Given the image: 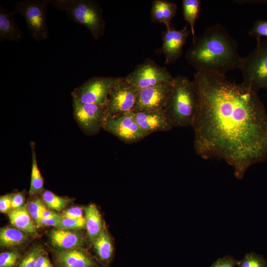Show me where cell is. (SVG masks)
I'll return each mask as SVG.
<instances>
[{
	"label": "cell",
	"instance_id": "4",
	"mask_svg": "<svg viewBox=\"0 0 267 267\" xmlns=\"http://www.w3.org/2000/svg\"><path fill=\"white\" fill-rule=\"evenodd\" d=\"M57 10L65 11L68 18L79 23L98 40L104 34L105 22L98 3L93 0H49Z\"/></svg>",
	"mask_w": 267,
	"mask_h": 267
},
{
	"label": "cell",
	"instance_id": "5",
	"mask_svg": "<svg viewBox=\"0 0 267 267\" xmlns=\"http://www.w3.org/2000/svg\"><path fill=\"white\" fill-rule=\"evenodd\" d=\"M239 69L245 87L257 93L260 90H267V38L257 42L254 50L242 57Z\"/></svg>",
	"mask_w": 267,
	"mask_h": 267
},
{
	"label": "cell",
	"instance_id": "26",
	"mask_svg": "<svg viewBox=\"0 0 267 267\" xmlns=\"http://www.w3.org/2000/svg\"><path fill=\"white\" fill-rule=\"evenodd\" d=\"M28 210L33 220L37 225L42 218V215L45 207L40 198L32 200L28 204Z\"/></svg>",
	"mask_w": 267,
	"mask_h": 267
},
{
	"label": "cell",
	"instance_id": "22",
	"mask_svg": "<svg viewBox=\"0 0 267 267\" xmlns=\"http://www.w3.org/2000/svg\"><path fill=\"white\" fill-rule=\"evenodd\" d=\"M26 234L21 230L10 227L1 228L0 230V243L3 247H13L23 242Z\"/></svg>",
	"mask_w": 267,
	"mask_h": 267
},
{
	"label": "cell",
	"instance_id": "37",
	"mask_svg": "<svg viewBox=\"0 0 267 267\" xmlns=\"http://www.w3.org/2000/svg\"><path fill=\"white\" fill-rule=\"evenodd\" d=\"M24 203V196L22 192H18L12 195L11 209H15L21 207Z\"/></svg>",
	"mask_w": 267,
	"mask_h": 267
},
{
	"label": "cell",
	"instance_id": "31",
	"mask_svg": "<svg viewBox=\"0 0 267 267\" xmlns=\"http://www.w3.org/2000/svg\"><path fill=\"white\" fill-rule=\"evenodd\" d=\"M42 251V249L39 247L32 249L23 258L17 267H35L37 259Z\"/></svg>",
	"mask_w": 267,
	"mask_h": 267
},
{
	"label": "cell",
	"instance_id": "34",
	"mask_svg": "<svg viewBox=\"0 0 267 267\" xmlns=\"http://www.w3.org/2000/svg\"><path fill=\"white\" fill-rule=\"evenodd\" d=\"M61 217L69 219H80L83 218V210L79 207L70 208L64 211Z\"/></svg>",
	"mask_w": 267,
	"mask_h": 267
},
{
	"label": "cell",
	"instance_id": "1",
	"mask_svg": "<svg viewBox=\"0 0 267 267\" xmlns=\"http://www.w3.org/2000/svg\"><path fill=\"white\" fill-rule=\"evenodd\" d=\"M198 106L192 125L196 153L223 160L242 179L267 160V112L258 93L224 75L196 72Z\"/></svg>",
	"mask_w": 267,
	"mask_h": 267
},
{
	"label": "cell",
	"instance_id": "30",
	"mask_svg": "<svg viewBox=\"0 0 267 267\" xmlns=\"http://www.w3.org/2000/svg\"><path fill=\"white\" fill-rule=\"evenodd\" d=\"M85 226L86 220L84 217L80 219L61 218V222L58 228L67 230L82 228Z\"/></svg>",
	"mask_w": 267,
	"mask_h": 267
},
{
	"label": "cell",
	"instance_id": "29",
	"mask_svg": "<svg viewBox=\"0 0 267 267\" xmlns=\"http://www.w3.org/2000/svg\"><path fill=\"white\" fill-rule=\"evenodd\" d=\"M163 1L164 0H154L152 2L150 16L153 22L164 23Z\"/></svg>",
	"mask_w": 267,
	"mask_h": 267
},
{
	"label": "cell",
	"instance_id": "15",
	"mask_svg": "<svg viewBox=\"0 0 267 267\" xmlns=\"http://www.w3.org/2000/svg\"><path fill=\"white\" fill-rule=\"evenodd\" d=\"M13 11H9L0 6V41L19 42L24 38L23 32L19 29L14 17Z\"/></svg>",
	"mask_w": 267,
	"mask_h": 267
},
{
	"label": "cell",
	"instance_id": "33",
	"mask_svg": "<svg viewBox=\"0 0 267 267\" xmlns=\"http://www.w3.org/2000/svg\"><path fill=\"white\" fill-rule=\"evenodd\" d=\"M238 261L231 256H225L217 259L211 267H237Z\"/></svg>",
	"mask_w": 267,
	"mask_h": 267
},
{
	"label": "cell",
	"instance_id": "2",
	"mask_svg": "<svg viewBox=\"0 0 267 267\" xmlns=\"http://www.w3.org/2000/svg\"><path fill=\"white\" fill-rule=\"evenodd\" d=\"M185 57L196 72L224 76L239 69L242 59L237 42L220 23L208 27L196 37Z\"/></svg>",
	"mask_w": 267,
	"mask_h": 267
},
{
	"label": "cell",
	"instance_id": "3",
	"mask_svg": "<svg viewBox=\"0 0 267 267\" xmlns=\"http://www.w3.org/2000/svg\"><path fill=\"white\" fill-rule=\"evenodd\" d=\"M198 106V94L193 81L182 76L174 77L164 108L173 128L192 126Z\"/></svg>",
	"mask_w": 267,
	"mask_h": 267
},
{
	"label": "cell",
	"instance_id": "27",
	"mask_svg": "<svg viewBox=\"0 0 267 267\" xmlns=\"http://www.w3.org/2000/svg\"><path fill=\"white\" fill-rule=\"evenodd\" d=\"M249 34L255 38L257 42L260 41L264 37L267 39V19L256 20L249 31Z\"/></svg>",
	"mask_w": 267,
	"mask_h": 267
},
{
	"label": "cell",
	"instance_id": "24",
	"mask_svg": "<svg viewBox=\"0 0 267 267\" xmlns=\"http://www.w3.org/2000/svg\"><path fill=\"white\" fill-rule=\"evenodd\" d=\"M42 198L49 208L56 211L61 210L70 202L69 199L59 196L48 190L43 192Z\"/></svg>",
	"mask_w": 267,
	"mask_h": 267
},
{
	"label": "cell",
	"instance_id": "39",
	"mask_svg": "<svg viewBox=\"0 0 267 267\" xmlns=\"http://www.w3.org/2000/svg\"><path fill=\"white\" fill-rule=\"evenodd\" d=\"M235 2L240 4H249V3H263L267 4V0H234Z\"/></svg>",
	"mask_w": 267,
	"mask_h": 267
},
{
	"label": "cell",
	"instance_id": "6",
	"mask_svg": "<svg viewBox=\"0 0 267 267\" xmlns=\"http://www.w3.org/2000/svg\"><path fill=\"white\" fill-rule=\"evenodd\" d=\"M49 4V0H25L17 2L13 10L23 16L31 37L37 42L48 37L46 13Z\"/></svg>",
	"mask_w": 267,
	"mask_h": 267
},
{
	"label": "cell",
	"instance_id": "23",
	"mask_svg": "<svg viewBox=\"0 0 267 267\" xmlns=\"http://www.w3.org/2000/svg\"><path fill=\"white\" fill-rule=\"evenodd\" d=\"M32 150V169L29 194L31 196L41 192L43 189L44 179L39 169L34 142L31 144Z\"/></svg>",
	"mask_w": 267,
	"mask_h": 267
},
{
	"label": "cell",
	"instance_id": "18",
	"mask_svg": "<svg viewBox=\"0 0 267 267\" xmlns=\"http://www.w3.org/2000/svg\"><path fill=\"white\" fill-rule=\"evenodd\" d=\"M8 216L11 224L16 228L30 233L36 232V226L26 206L10 210Z\"/></svg>",
	"mask_w": 267,
	"mask_h": 267
},
{
	"label": "cell",
	"instance_id": "25",
	"mask_svg": "<svg viewBox=\"0 0 267 267\" xmlns=\"http://www.w3.org/2000/svg\"><path fill=\"white\" fill-rule=\"evenodd\" d=\"M237 267H267V261L261 255L251 252L238 261Z\"/></svg>",
	"mask_w": 267,
	"mask_h": 267
},
{
	"label": "cell",
	"instance_id": "40",
	"mask_svg": "<svg viewBox=\"0 0 267 267\" xmlns=\"http://www.w3.org/2000/svg\"><path fill=\"white\" fill-rule=\"evenodd\" d=\"M57 214L55 213L54 212L47 210L45 208L42 213L41 219L50 218L56 216Z\"/></svg>",
	"mask_w": 267,
	"mask_h": 267
},
{
	"label": "cell",
	"instance_id": "35",
	"mask_svg": "<svg viewBox=\"0 0 267 267\" xmlns=\"http://www.w3.org/2000/svg\"><path fill=\"white\" fill-rule=\"evenodd\" d=\"M61 219V216L58 214L50 218L42 219L38 222L37 226H52L58 228L60 224Z\"/></svg>",
	"mask_w": 267,
	"mask_h": 267
},
{
	"label": "cell",
	"instance_id": "8",
	"mask_svg": "<svg viewBox=\"0 0 267 267\" xmlns=\"http://www.w3.org/2000/svg\"><path fill=\"white\" fill-rule=\"evenodd\" d=\"M118 78L93 77L73 90L71 92L73 100L106 105L109 94Z\"/></svg>",
	"mask_w": 267,
	"mask_h": 267
},
{
	"label": "cell",
	"instance_id": "19",
	"mask_svg": "<svg viewBox=\"0 0 267 267\" xmlns=\"http://www.w3.org/2000/svg\"><path fill=\"white\" fill-rule=\"evenodd\" d=\"M85 220L89 239L90 241H94L104 226L100 213L94 204H90L86 208Z\"/></svg>",
	"mask_w": 267,
	"mask_h": 267
},
{
	"label": "cell",
	"instance_id": "16",
	"mask_svg": "<svg viewBox=\"0 0 267 267\" xmlns=\"http://www.w3.org/2000/svg\"><path fill=\"white\" fill-rule=\"evenodd\" d=\"M56 261L60 267H93L95 265L85 252L77 248L59 252Z\"/></svg>",
	"mask_w": 267,
	"mask_h": 267
},
{
	"label": "cell",
	"instance_id": "9",
	"mask_svg": "<svg viewBox=\"0 0 267 267\" xmlns=\"http://www.w3.org/2000/svg\"><path fill=\"white\" fill-rule=\"evenodd\" d=\"M103 129L127 143L137 142L148 135L137 123L133 111L108 117Z\"/></svg>",
	"mask_w": 267,
	"mask_h": 267
},
{
	"label": "cell",
	"instance_id": "7",
	"mask_svg": "<svg viewBox=\"0 0 267 267\" xmlns=\"http://www.w3.org/2000/svg\"><path fill=\"white\" fill-rule=\"evenodd\" d=\"M126 80L137 90L172 82L174 80L166 68L146 58L137 65L134 69L125 77Z\"/></svg>",
	"mask_w": 267,
	"mask_h": 267
},
{
	"label": "cell",
	"instance_id": "10",
	"mask_svg": "<svg viewBox=\"0 0 267 267\" xmlns=\"http://www.w3.org/2000/svg\"><path fill=\"white\" fill-rule=\"evenodd\" d=\"M106 105L82 103L73 100V116L77 123L88 135L98 133L106 119Z\"/></svg>",
	"mask_w": 267,
	"mask_h": 267
},
{
	"label": "cell",
	"instance_id": "32",
	"mask_svg": "<svg viewBox=\"0 0 267 267\" xmlns=\"http://www.w3.org/2000/svg\"><path fill=\"white\" fill-rule=\"evenodd\" d=\"M19 257V254L16 252L1 253L0 255V267H12Z\"/></svg>",
	"mask_w": 267,
	"mask_h": 267
},
{
	"label": "cell",
	"instance_id": "14",
	"mask_svg": "<svg viewBox=\"0 0 267 267\" xmlns=\"http://www.w3.org/2000/svg\"><path fill=\"white\" fill-rule=\"evenodd\" d=\"M134 113L137 123L148 135L156 132L169 131L173 128L164 109Z\"/></svg>",
	"mask_w": 267,
	"mask_h": 267
},
{
	"label": "cell",
	"instance_id": "28",
	"mask_svg": "<svg viewBox=\"0 0 267 267\" xmlns=\"http://www.w3.org/2000/svg\"><path fill=\"white\" fill-rule=\"evenodd\" d=\"M178 10V6L176 3L164 0L163 11L164 19L166 28L171 26V22L174 17L176 15Z\"/></svg>",
	"mask_w": 267,
	"mask_h": 267
},
{
	"label": "cell",
	"instance_id": "11",
	"mask_svg": "<svg viewBox=\"0 0 267 267\" xmlns=\"http://www.w3.org/2000/svg\"><path fill=\"white\" fill-rule=\"evenodd\" d=\"M138 91L125 77H119L108 96L106 118L133 111Z\"/></svg>",
	"mask_w": 267,
	"mask_h": 267
},
{
	"label": "cell",
	"instance_id": "20",
	"mask_svg": "<svg viewBox=\"0 0 267 267\" xmlns=\"http://www.w3.org/2000/svg\"><path fill=\"white\" fill-rule=\"evenodd\" d=\"M182 4L183 18L190 29L193 42L196 38L194 26L200 14L201 2L200 0H183Z\"/></svg>",
	"mask_w": 267,
	"mask_h": 267
},
{
	"label": "cell",
	"instance_id": "21",
	"mask_svg": "<svg viewBox=\"0 0 267 267\" xmlns=\"http://www.w3.org/2000/svg\"><path fill=\"white\" fill-rule=\"evenodd\" d=\"M93 242L94 248L99 258L104 262H108L112 257L113 248L110 238L104 226Z\"/></svg>",
	"mask_w": 267,
	"mask_h": 267
},
{
	"label": "cell",
	"instance_id": "17",
	"mask_svg": "<svg viewBox=\"0 0 267 267\" xmlns=\"http://www.w3.org/2000/svg\"><path fill=\"white\" fill-rule=\"evenodd\" d=\"M50 238L54 246L63 251L76 248L83 242L80 234L58 228L51 230Z\"/></svg>",
	"mask_w": 267,
	"mask_h": 267
},
{
	"label": "cell",
	"instance_id": "13",
	"mask_svg": "<svg viewBox=\"0 0 267 267\" xmlns=\"http://www.w3.org/2000/svg\"><path fill=\"white\" fill-rule=\"evenodd\" d=\"M188 27L186 24L182 29L177 30L171 26L163 32L161 50L164 55L166 64H173L181 56L187 38L191 34Z\"/></svg>",
	"mask_w": 267,
	"mask_h": 267
},
{
	"label": "cell",
	"instance_id": "36",
	"mask_svg": "<svg viewBox=\"0 0 267 267\" xmlns=\"http://www.w3.org/2000/svg\"><path fill=\"white\" fill-rule=\"evenodd\" d=\"M12 194H6L0 198V211L1 213H6L11 209V199Z\"/></svg>",
	"mask_w": 267,
	"mask_h": 267
},
{
	"label": "cell",
	"instance_id": "38",
	"mask_svg": "<svg viewBox=\"0 0 267 267\" xmlns=\"http://www.w3.org/2000/svg\"><path fill=\"white\" fill-rule=\"evenodd\" d=\"M35 267H54L47 256L41 253L37 259Z\"/></svg>",
	"mask_w": 267,
	"mask_h": 267
},
{
	"label": "cell",
	"instance_id": "12",
	"mask_svg": "<svg viewBox=\"0 0 267 267\" xmlns=\"http://www.w3.org/2000/svg\"><path fill=\"white\" fill-rule=\"evenodd\" d=\"M173 81L139 90L133 112L163 109L169 97Z\"/></svg>",
	"mask_w": 267,
	"mask_h": 267
}]
</instances>
